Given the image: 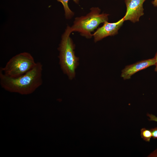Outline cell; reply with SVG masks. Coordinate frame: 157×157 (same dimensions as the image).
<instances>
[{
  "label": "cell",
  "instance_id": "obj_8",
  "mask_svg": "<svg viewBox=\"0 0 157 157\" xmlns=\"http://www.w3.org/2000/svg\"><path fill=\"white\" fill-rule=\"evenodd\" d=\"M61 2L63 4L65 12V17L67 19L71 18L74 15V13L69 9L68 5V2L69 0H56ZM76 3H78L79 0H73Z\"/></svg>",
  "mask_w": 157,
  "mask_h": 157
},
{
  "label": "cell",
  "instance_id": "obj_1",
  "mask_svg": "<svg viewBox=\"0 0 157 157\" xmlns=\"http://www.w3.org/2000/svg\"><path fill=\"white\" fill-rule=\"evenodd\" d=\"M42 65L37 62L35 66L24 74L16 78L4 75L0 70V84L6 90L22 95L32 93L42 83Z\"/></svg>",
  "mask_w": 157,
  "mask_h": 157
},
{
  "label": "cell",
  "instance_id": "obj_9",
  "mask_svg": "<svg viewBox=\"0 0 157 157\" xmlns=\"http://www.w3.org/2000/svg\"><path fill=\"white\" fill-rule=\"evenodd\" d=\"M141 135L142 138L146 141L149 142L152 136L151 130L145 128H142L141 130Z\"/></svg>",
  "mask_w": 157,
  "mask_h": 157
},
{
  "label": "cell",
  "instance_id": "obj_3",
  "mask_svg": "<svg viewBox=\"0 0 157 157\" xmlns=\"http://www.w3.org/2000/svg\"><path fill=\"white\" fill-rule=\"evenodd\" d=\"M90 10L86 15L75 18L73 25L70 27L72 32H78L81 35L90 38L93 36L91 32L100 24L108 21V15L100 14L101 10L98 7L92 8Z\"/></svg>",
  "mask_w": 157,
  "mask_h": 157
},
{
  "label": "cell",
  "instance_id": "obj_2",
  "mask_svg": "<svg viewBox=\"0 0 157 157\" xmlns=\"http://www.w3.org/2000/svg\"><path fill=\"white\" fill-rule=\"evenodd\" d=\"M72 32L70 27L67 26L62 35L58 48L60 52L59 64L61 69L70 79L75 76V69L78 65V58L75 56L74 45L70 37Z\"/></svg>",
  "mask_w": 157,
  "mask_h": 157
},
{
  "label": "cell",
  "instance_id": "obj_13",
  "mask_svg": "<svg viewBox=\"0 0 157 157\" xmlns=\"http://www.w3.org/2000/svg\"><path fill=\"white\" fill-rule=\"evenodd\" d=\"M151 3L154 6H157V0H153Z\"/></svg>",
  "mask_w": 157,
  "mask_h": 157
},
{
  "label": "cell",
  "instance_id": "obj_12",
  "mask_svg": "<svg viewBox=\"0 0 157 157\" xmlns=\"http://www.w3.org/2000/svg\"><path fill=\"white\" fill-rule=\"evenodd\" d=\"M155 60V67L154 69V70L157 73V52H156L154 57Z\"/></svg>",
  "mask_w": 157,
  "mask_h": 157
},
{
  "label": "cell",
  "instance_id": "obj_4",
  "mask_svg": "<svg viewBox=\"0 0 157 157\" xmlns=\"http://www.w3.org/2000/svg\"><path fill=\"white\" fill-rule=\"evenodd\" d=\"M36 63L30 53L24 52L12 57L0 70L7 76L16 78L32 69Z\"/></svg>",
  "mask_w": 157,
  "mask_h": 157
},
{
  "label": "cell",
  "instance_id": "obj_10",
  "mask_svg": "<svg viewBox=\"0 0 157 157\" xmlns=\"http://www.w3.org/2000/svg\"><path fill=\"white\" fill-rule=\"evenodd\" d=\"M152 137L154 138H157V128L151 129Z\"/></svg>",
  "mask_w": 157,
  "mask_h": 157
},
{
  "label": "cell",
  "instance_id": "obj_5",
  "mask_svg": "<svg viewBox=\"0 0 157 157\" xmlns=\"http://www.w3.org/2000/svg\"><path fill=\"white\" fill-rule=\"evenodd\" d=\"M146 0H125L126 11L123 17L124 21L135 23L139 21L144 14L143 4Z\"/></svg>",
  "mask_w": 157,
  "mask_h": 157
},
{
  "label": "cell",
  "instance_id": "obj_6",
  "mask_svg": "<svg viewBox=\"0 0 157 157\" xmlns=\"http://www.w3.org/2000/svg\"><path fill=\"white\" fill-rule=\"evenodd\" d=\"M124 21L122 18L114 23H109L108 21L104 22V25L98 28L92 34L94 42H96L108 36H113L117 34L118 30Z\"/></svg>",
  "mask_w": 157,
  "mask_h": 157
},
{
  "label": "cell",
  "instance_id": "obj_7",
  "mask_svg": "<svg viewBox=\"0 0 157 157\" xmlns=\"http://www.w3.org/2000/svg\"><path fill=\"white\" fill-rule=\"evenodd\" d=\"M155 62L154 58L127 65L122 70L121 76L124 80L129 79L136 73L155 65Z\"/></svg>",
  "mask_w": 157,
  "mask_h": 157
},
{
  "label": "cell",
  "instance_id": "obj_11",
  "mask_svg": "<svg viewBox=\"0 0 157 157\" xmlns=\"http://www.w3.org/2000/svg\"><path fill=\"white\" fill-rule=\"evenodd\" d=\"M147 115L150 118L149 120L157 122V117L155 115L149 114H148Z\"/></svg>",
  "mask_w": 157,
  "mask_h": 157
}]
</instances>
